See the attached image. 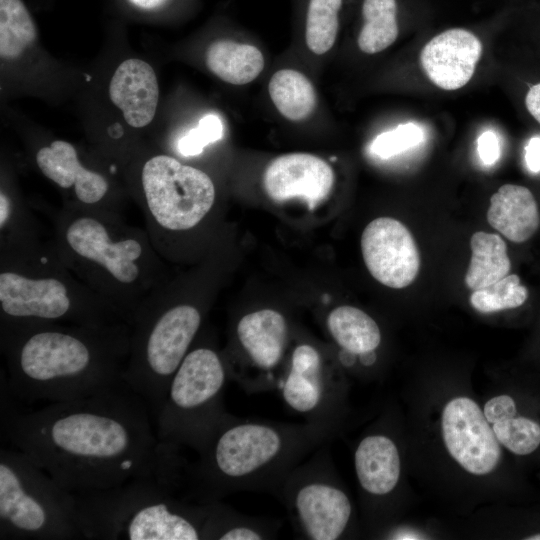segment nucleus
<instances>
[{
    "mask_svg": "<svg viewBox=\"0 0 540 540\" xmlns=\"http://www.w3.org/2000/svg\"><path fill=\"white\" fill-rule=\"evenodd\" d=\"M1 378V435L72 493L153 475L158 439L146 400L124 381L32 412L13 407Z\"/></svg>",
    "mask_w": 540,
    "mask_h": 540,
    "instance_id": "obj_1",
    "label": "nucleus"
},
{
    "mask_svg": "<svg viewBox=\"0 0 540 540\" xmlns=\"http://www.w3.org/2000/svg\"><path fill=\"white\" fill-rule=\"evenodd\" d=\"M131 325L0 322L2 375L10 394L32 403L74 400L123 381Z\"/></svg>",
    "mask_w": 540,
    "mask_h": 540,
    "instance_id": "obj_2",
    "label": "nucleus"
},
{
    "mask_svg": "<svg viewBox=\"0 0 540 540\" xmlns=\"http://www.w3.org/2000/svg\"><path fill=\"white\" fill-rule=\"evenodd\" d=\"M335 432L308 422L241 418L230 413L187 465L191 498L205 503L236 492L276 497L290 472Z\"/></svg>",
    "mask_w": 540,
    "mask_h": 540,
    "instance_id": "obj_3",
    "label": "nucleus"
},
{
    "mask_svg": "<svg viewBox=\"0 0 540 540\" xmlns=\"http://www.w3.org/2000/svg\"><path fill=\"white\" fill-rule=\"evenodd\" d=\"M50 243L64 265L126 322L165 283L164 267L146 230L121 215L66 206L46 212Z\"/></svg>",
    "mask_w": 540,
    "mask_h": 540,
    "instance_id": "obj_4",
    "label": "nucleus"
},
{
    "mask_svg": "<svg viewBox=\"0 0 540 540\" xmlns=\"http://www.w3.org/2000/svg\"><path fill=\"white\" fill-rule=\"evenodd\" d=\"M0 322L127 323L64 265L50 241L0 247Z\"/></svg>",
    "mask_w": 540,
    "mask_h": 540,
    "instance_id": "obj_5",
    "label": "nucleus"
},
{
    "mask_svg": "<svg viewBox=\"0 0 540 540\" xmlns=\"http://www.w3.org/2000/svg\"><path fill=\"white\" fill-rule=\"evenodd\" d=\"M74 496L83 539H202L206 503L154 475Z\"/></svg>",
    "mask_w": 540,
    "mask_h": 540,
    "instance_id": "obj_6",
    "label": "nucleus"
},
{
    "mask_svg": "<svg viewBox=\"0 0 540 540\" xmlns=\"http://www.w3.org/2000/svg\"><path fill=\"white\" fill-rule=\"evenodd\" d=\"M168 294L164 283L136 312L123 373V381L146 400L153 418L204 320V311L198 304L176 300Z\"/></svg>",
    "mask_w": 540,
    "mask_h": 540,
    "instance_id": "obj_7",
    "label": "nucleus"
},
{
    "mask_svg": "<svg viewBox=\"0 0 540 540\" xmlns=\"http://www.w3.org/2000/svg\"><path fill=\"white\" fill-rule=\"evenodd\" d=\"M199 335L172 376L154 417L160 445L197 453L228 413L224 391L230 379L224 355L199 340Z\"/></svg>",
    "mask_w": 540,
    "mask_h": 540,
    "instance_id": "obj_8",
    "label": "nucleus"
},
{
    "mask_svg": "<svg viewBox=\"0 0 540 540\" xmlns=\"http://www.w3.org/2000/svg\"><path fill=\"white\" fill-rule=\"evenodd\" d=\"M0 539H83L74 493L14 447L0 450Z\"/></svg>",
    "mask_w": 540,
    "mask_h": 540,
    "instance_id": "obj_9",
    "label": "nucleus"
},
{
    "mask_svg": "<svg viewBox=\"0 0 540 540\" xmlns=\"http://www.w3.org/2000/svg\"><path fill=\"white\" fill-rule=\"evenodd\" d=\"M140 206L146 231L160 256L175 234L194 230L211 212L215 185L204 171L159 154L140 170Z\"/></svg>",
    "mask_w": 540,
    "mask_h": 540,
    "instance_id": "obj_10",
    "label": "nucleus"
},
{
    "mask_svg": "<svg viewBox=\"0 0 540 540\" xmlns=\"http://www.w3.org/2000/svg\"><path fill=\"white\" fill-rule=\"evenodd\" d=\"M276 498L298 538L337 540L351 528L353 506L334 471L328 442L290 472Z\"/></svg>",
    "mask_w": 540,
    "mask_h": 540,
    "instance_id": "obj_11",
    "label": "nucleus"
},
{
    "mask_svg": "<svg viewBox=\"0 0 540 540\" xmlns=\"http://www.w3.org/2000/svg\"><path fill=\"white\" fill-rule=\"evenodd\" d=\"M309 341L297 343L285 366L278 391L305 422L336 432L343 412L345 384L335 364Z\"/></svg>",
    "mask_w": 540,
    "mask_h": 540,
    "instance_id": "obj_12",
    "label": "nucleus"
},
{
    "mask_svg": "<svg viewBox=\"0 0 540 540\" xmlns=\"http://www.w3.org/2000/svg\"><path fill=\"white\" fill-rule=\"evenodd\" d=\"M290 328L278 310L264 308L241 316L234 328L240 357L227 363L230 378L249 394L278 389L286 363Z\"/></svg>",
    "mask_w": 540,
    "mask_h": 540,
    "instance_id": "obj_13",
    "label": "nucleus"
},
{
    "mask_svg": "<svg viewBox=\"0 0 540 540\" xmlns=\"http://www.w3.org/2000/svg\"><path fill=\"white\" fill-rule=\"evenodd\" d=\"M441 428L449 454L464 470L486 475L496 468L500 443L474 400L457 397L449 401L442 412Z\"/></svg>",
    "mask_w": 540,
    "mask_h": 540,
    "instance_id": "obj_14",
    "label": "nucleus"
},
{
    "mask_svg": "<svg viewBox=\"0 0 540 540\" xmlns=\"http://www.w3.org/2000/svg\"><path fill=\"white\" fill-rule=\"evenodd\" d=\"M361 251L371 276L389 288H405L419 273L421 258L414 237L394 218L372 220L361 235Z\"/></svg>",
    "mask_w": 540,
    "mask_h": 540,
    "instance_id": "obj_15",
    "label": "nucleus"
},
{
    "mask_svg": "<svg viewBox=\"0 0 540 540\" xmlns=\"http://www.w3.org/2000/svg\"><path fill=\"white\" fill-rule=\"evenodd\" d=\"M35 160L46 178L61 189L73 192L74 201L69 206L121 215L107 201L109 181L101 173L86 168L79 160L76 148L69 142L52 141L36 152Z\"/></svg>",
    "mask_w": 540,
    "mask_h": 540,
    "instance_id": "obj_16",
    "label": "nucleus"
},
{
    "mask_svg": "<svg viewBox=\"0 0 540 540\" xmlns=\"http://www.w3.org/2000/svg\"><path fill=\"white\" fill-rule=\"evenodd\" d=\"M335 176L322 158L309 153H289L272 160L263 175L266 194L274 202L302 199L309 209L324 202Z\"/></svg>",
    "mask_w": 540,
    "mask_h": 540,
    "instance_id": "obj_17",
    "label": "nucleus"
},
{
    "mask_svg": "<svg viewBox=\"0 0 540 540\" xmlns=\"http://www.w3.org/2000/svg\"><path fill=\"white\" fill-rule=\"evenodd\" d=\"M482 53L480 40L454 28L432 38L422 49L420 63L429 80L444 90H457L472 78Z\"/></svg>",
    "mask_w": 540,
    "mask_h": 540,
    "instance_id": "obj_18",
    "label": "nucleus"
},
{
    "mask_svg": "<svg viewBox=\"0 0 540 540\" xmlns=\"http://www.w3.org/2000/svg\"><path fill=\"white\" fill-rule=\"evenodd\" d=\"M111 101L132 127L141 128L154 118L159 88L153 68L140 59H127L115 70L109 84Z\"/></svg>",
    "mask_w": 540,
    "mask_h": 540,
    "instance_id": "obj_19",
    "label": "nucleus"
},
{
    "mask_svg": "<svg viewBox=\"0 0 540 540\" xmlns=\"http://www.w3.org/2000/svg\"><path fill=\"white\" fill-rule=\"evenodd\" d=\"M354 466L360 488L367 496L390 495L401 474L399 450L394 440L383 433L363 437L354 452Z\"/></svg>",
    "mask_w": 540,
    "mask_h": 540,
    "instance_id": "obj_20",
    "label": "nucleus"
},
{
    "mask_svg": "<svg viewBox=\"0 0 540 540\" xmlns=\"http://www.w3.org/2000/svg\"><path fill=\"white\" fill-rule=\"evenodd\" d=\"M487 221L514 243L529 240L540 226V214L532 192L521 185L505 184L490 198Z\"/></svg>",
    "mask_w": 540,
    "mask_h": 540,
    "instance_id": "obj_21",
    "label": "nucleus"
},
{
    "mask_svg": "<svg viewBox=\"0 0 540 540\" xmlns=\"http://www.w3.org/2000/svg\"><path fill=\"white\" fill-rule=\"evenodd\" d=\"M205 503L203 540L275 539L282 526L280 519L249 516L236 511L221 500Z\"/></svg>",
    "mask_w": 540,
    "mask_h": 540,
    "instance_id": "obj_22",
    "label": "nucleus"
},
{
    "mask_svg": "<svg viewBox=\"0 0 540 540\" xmlns=\"http://www.w3.org/2000/svg\"><path fill=\"white\" fill-rule=\"evenodd\" d=\"M326 328L339 347L340 353L356 358L364 353L377 351L382 334L377 322L363 310L342 305L332 309L326 317ZM357 364V363H356Z\"/></svg>",
    "mask_w": 540,
    "mask_h": 540,
    "instance_id": "obj_23",
    "label": "nucleus"
},
{
    "mask_svg": "<svg viewBox=\"0 0 540 540\" xmlns=\"http://www.w3.org/2000/svg\"><path fill=\"white\" fill-rule=\"evenodd\" d=\"M205 61L213 74L234 85L253 81L264 67L263 54L257 47L228 39L212 42Z\"/></svg>",
    "mask_w": 540,
    "mask_h": 540,
    "instance_id": "obj_24",
    "label": "nucleus"
},
{
    "mask_svg": "<svg viewBox=\"0 0 540 540\" xmlns=\"http://www.w3.org/2000/svg\"><path fill=\"white\" fill-rule=\"evenodd\" d=\"M471 259L464 282L474 291L507 276L511 261L505 241L497 234L475 232L470 239Z\"/></svg>",
    "mask_w": 540,
    "mask_h": 540,
    "instance_id": "obj_25",
    "label": "nucleus"
},
{
    "mask_svg": "<svg viewBox=\"0 0 540 540\" xmlns=\"http://www.w3.org/2000/svg\"><path fill=\"white\" fill-rule=\"evenodd\" d=\"M268 90L277 110L289 120H304L316 108L314 86L297 70L281 69L275 72L270 79Z\"/></svg>",
    "mask_w": 540,
    "mask_h": 540,
    "instance_id": "obj_26",
    "label": "nucleus"
},
{
    "mask_svg": "<svg viewBox=\"0 0 540 540\" xmlns=\"http://www.w3.org/2000/svg\"><path fill=\"white\" fill-rule=\"evenodd\" d=\"M396 0H364L363 27L358 36L360 50L367 54L383 51L398 36Z\"/></svg>",
    "mask_w": 540,
    "mask_h": 540,
    "instance_id": "obj_27",
    "label": "nucleus"
},
{
    "mask_svg": "<svg viewBox=\"0 0 540 540\" xmlns=\"http://www.w3.org/2000/svg\"><path fill=\"white\" fill-rule=\"evenodd\" d=\"M37 38L36 25L21 0H0V55L18 58Z\"/></svg>",
    "mask_w": 540,
    "mask_h": 540,
    "instance_id": "obj_28",
    "label": "nucleus"
},
{
    "mask_svg": "<svg viewBox=\"0 0 540 540\" xmlns=\"http://www.w3.org/2000/svg\"><path fill=\"white\" fill-rule=\"evenodd\" d=\"M342 0H310L306 19V44L317 55L329 51L338 32Z\"/></svg>",
    "mask_w": 540,
    "mask_h": 540,
    "instance_id": "obj_29",
    "label": "nucleus"
},
{
    "mask_svg": "<svg viewBox=\"0 0 540 540\" xmlns=\"http://www.w3.org/2000/svg\"><path fill=\"white\" fill-rule=\"evenodd\" d=\"M528 290L516 274H508L484 288L472 291L469 302L479 313L490 314L522 306Z\"/></svg>",
    "mask_w": 540,
    "mask_h": 540,
    "instance_id": "obj_30",
    "label": "nucleus"
},
{
    "mask_svg": "<svg viewBox=\"0 0 540 540\" xmlns=\"http://www.w3.org/2000/svg\"><path fill=\"white\" fill-rule=\"evenodd\" d=\"M498 442L517 455H528L540 445V425L527 417H508L492 424Z\"/></svg>",
    "mask_w": 540,
    "mask_h": 540,
    "instance_id": "obj_31",
    "label": "nucleus"
},
{
    "mask_svg": "<svg viewBox=\"0 0 540 540\" xmlns=\"http://www.w3.org/2000/svg\"><path fill=\"white\" fill-rule=\"evenodd\" d=\"M423 139L424 132L419 125L403 123L376 136L370 152L378 158L388 159L419 145Z\"/></svg>",
    "mask_w": 540,
    "mask_h": 540,
    "instance_id": "obj_32",
    "label": "nucleus"
},
{
    "mask_svg": "<svg viewBox=\"0 0 540 540\" xmlns=\"http://www.w3.org/2000/svg\"><path fill=\"white\" fill-rule=\"evenodd\" d=\"M223 136V124L215 114L203 116L196 128L191 129L178 142V152L184 157L200 155L204 148L220 140Z\"/></svg>",
    "mask_w": 540,
    "mask_h": 540,
    "instance_id": "obj_33",
    "label": "nucleus"
},
{
    "mask_svg": "<svg viewBox=\"0 0 540 540\" xmlns=\"http://www.w3.org/2000/svg\"><path fill=\"white\" fill-rule=\"evenodd\" d=\"M515 401L508 395H498L488 400L483 413L490 424L516 415Z\"/></svg>",
    "mask_w": 540,
    "mask_h": 540,
    "instance_id": "obj_34",
    "label": "nucleus"
},
{
    "mask_svg": "<svg viewBox=\"0 0 540 540\" xmlns=\"http://www.w3.org/2000/svg\"><path fill=\"white\" fill-rule=\"evenodd\" d=\"M478 154L485 165H493L497 162L500 157V146L494 131H484L478 137Z\"/></svg>",
    "mask_w": 540,
    "mask_h": 540,
    "instance_id": "obj_35",
    "label": "nucleus"
},
{
    "mask_svg": "<svg viewBox=\"0 0 540 540\" xmlns=\"http://www.w3.org/2000/svg\"><path fill=\"white\" fill-rule=\"evenodd\" d=\"M525 161L532 173L540 172V137H532L525 148Z\"/></svg>",
    "mask_w": 540,
    "mask_h": 540,
    "instance_id": "obj_36",
    "label": "nucleus"
},
{
    "mask_svg": "<svg viewBox=\"0 0 540 540\" xmlns=\"http://www.w3.org/2000/svg\"><path fill=\"white\" fill-rule=\"evenodd\" d=\"M525 104L529 113L540 123V83L527 92Z\"/></svg>",
    "mask_w": 540,
    "mask_h": 540,
    "instance_id": "obj_37",
    "label": "nucleus"
},
{
    "mask_svg": "<svg viewBox=\"0 0 540 540\" xmlns=\"http://www.w3.org/2000/svg\"><path fill=\"white\" fill-rule=\"evenodd\" d=\"M134 6L141 9H155L163 5L166 0H128Z\"/></svg>",
    "mask_w": 540,
    "mask_h": 540,
    "instance_id": "obj_38",
    "label": "nucleus"
},
{
    "mask_svg": "<svg viewBox=\"0 0 540 540\" xmlns=\"http://www.w3.org/2000/svg\"><path fill=\"white\" fill-rule=\"evenodd\" d=\"M525 539H527V540H540V533L529 536V537H526Z\"/></svg>",
    "mask_w": 540,
    "mask_h": 540,
    "instance_id": "obj_39",
    "label": "nucleus"
}]
</instances>
